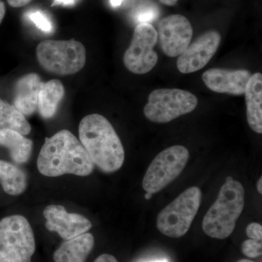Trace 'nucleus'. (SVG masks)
Masks as SVG:
<instances>
[{
	"instance_id": "1",
	"label": "nucleus",
	"mask_w": 262,
	"mask_h": 262,
	"mask_svg": "<svg viewBox=\"0 0 262 262\" xmlns=\"http://www.w3.org/2000/svg\"><path fill=\"white\" fill-rule=\"evenodd\" d=\"M37 168L48 177L65 174L88 177L94 171V165L76 136L61 130L46 138L38 156Z\"/></svg>"
},
{
	"instance_id": "2",
	"label": "nucleus",
	"mask_w": 262,
	"mask_h": 262,
	"mask_svg": "<svg viewBox=\"0 0 262 262\" xmlns=\"http://www.w3.org/2000/svg\"><path fill=\"white\" fill-rule=\"evenodd\" d=\"M79 137L90 159L101 171L115 173L122 168L125 150L106 117L98 114L84 117L79 125Z\"/></svg>"
},
{
	"instance_id": "3",
	"label": "nucleus",
	"mask_w": 262,
	"mask_h": 262,
	"mask_svg": "<svg viewBox=\"0 0 262 262\" xmlns=\"http://www.w3.org/2000/svg\"><path fill=\"white\" fill-rule=\"evenodd\" d=\"M245 191L241 183L227 177L218 198L207 212L203 222L205 233L212 238L224 239L235 228L244 208Z\"/></svg>"
},
{
	"instance_id": "4",
	"label": "nucleus",
	"mask_w": 262,
	"mask_h": 262,
	"mask_svg": "<svg viewBox=\"0 0 262 262\" xmlns=\"http://www.w3.org/2000/svg\"><path fill=\"white\" fill-rule=\"evenodd\" d=\"M37 58L41 67L51 73L74 75L85 64L86 51L83 45L75 39H48L38 45Z\"/></svg>"
},
{
	"instance_id": "5",
	"label": "nucleus",
	"mask_w": 262,
	"mask_h": 262,
	"mask_svg": "<svg viewBox=\"0 0 262 262\" xmlns=\"http://www.w3.org/2000/svg\"><path fill=\"white\" fill-rule=\"evenodd\" d=\"M35 238L28 220L20 215L0 221V262H32Z\"/></svg>"
},
{
	"instance_id": "6",
	"label": "nucleus",
	"mask_w": 262,
	"mask_h": 262,
	"mask_svg": "<svg viewBox=\"0 0 262 262\" xmlns=\"http://www.w3.org/2000/svg\"><path fill=\"white\" fill-rule=\"evenodd\" d=\"M201 198L199 187L188 188L160 211L157 220L158 230L173 238L187 233L201 206Z\"/></svg>"
},
{
	"instance_id": "7",
	"label": "nucleus",
	"mask_w": 262,
	"mask_h": 262,
	"mask_svg": "<svg viewBox=\"0 0 262 262\" xmlns=\"http://www.w3.org/2000/svg\"><path fill=\"white\" fill-rule=\"evenodd\" d=\"M198 103V98L189 91L177 89H157L149 94L144 113L150 121L168 123L192 113Z\"/></svg>"
},
{
	"instance_id": "8",
	"label": "nucleus",
	"mask_w": 262,
	"mask_h": 262,
	"mask_svg": "<svg viewBox=\"0 0 262 262\" xmlns=\"http://www.w3.org/2000/svg\"><path fill=\"white\" fill-rule=\"evenodd\" d=\"M189 150L175 145L157 155L146 170L142 186L146 192H159L182 173L189 161Z\"/></svg>"
},
{
	"instance_id": "9",
	"label": "nucleus",
	"mask_w": 262,
	"mask_h": 262,
	"mask_svg": "<svg viewBox=\"0 0 262 262\" xmlns=\"http://www.w3.org/2000/svg\"><path fill=\"white\" fill-rule=\"evenodd\" d=\"M158 32L151 24L136 26L129 48L123 57L124 65L136 75L148 73L156 66L158 55L154 51Z\"/></svg>"
},
{
	"instance_id": "10",
	"label": "nucleus",
	"mask_w": 262,
	"mask_h": 262,
	"mask_svg": "<svg viewBox=\"0 0 262 262\" xmlns=\"http://www.w3.org/2000/svg\"><path fill=\"white\" fill-rule=\"evenodd\" d=\"M158 40L167 56L177 57L185 51L192 39L190 22L182 15H170L162 19L158 26Z\"/></svg>"
},
{
	"instance_id": "11",
	"label": "nucleus",
	"mask_w": 262,
	"mask_h": 262,
	"mask_svg": "<svg viewBox=\"0 0 262 262\" xmlns=\"http://www.w3.org/2000/svg\"><path fill=\"white\" fill-rule=\"evenodd\" d=\"M221 34L215 30L203 33L179 56L177 68L182 74L198 72L206 67L220 47Z\"/></svg>"
},
{
	"instance_id": "12",
	"label": "nucleus",
	"mask_w": 262,
	"mask_h": 262,
	"mask_svg": "<svg viewBox=\"0 0 262 262\" xmlns=\"http://www.w3.org/2000/svg\"><path fill=\"white\" fill-rule=\"evenodd\" d=\"M43 215L48 230L57 232L64 241L86 233L92 227L91 222L83 215L68 213L64 207L60 205L46 207Z\"/></svg>"
},
{
	"instance_id": "13",
	"label": "nucleus",
	"mask_w": 262,
	"mask_h": 262,
	"mask_svg": "<svg viewBox=\"0 0 262 262\" xmlns=\"http://www.w3.org/2000/svg\"><path fill=\"white\" fill-rule=\"evenodd\" d=\"M251 76L249 71L246 70L211 69L203 74L202 79L213 92L241 96L244 94Z\"/></svg>"
},
{
	"instance_id": "14",
	"label": "nucleus",
	"mask_w": 262,
	"mask_h": 262,
	"mask_svg": "<svg viewBox=\"0 0 262 262\" xmlns=\"http://www.w3.org/2000/svg\"><path fill=\"white\" fill-rule=\"evenodd\" d=\"M42 83L36 73L24 75L17 81L13 106L24 116H30L37 110L38 96Z\"/></svg>"
},
{
	"instance_id": "15",
	"label": "nucleus",
	"mask_w": 262,
	"mask_h": 262,
	"mask_svg": "<svg viewBox=\"0 0 262 262\" xmlns=\"http://www.w3.org/2000/svg\"><path fill=\"white\" fill-rule=\"evenodd\" d=\"M246 115L250 127L257 134L262 133V75H251L245 91Z\"/></svg>"
},
{
	"instance_id": "16",
	"label": "nucleus",
	"mask_w": 262,
	"mask_h": 262,
	"mask_svg": "<svg viewBox=\"0 0 262 262\" xmlns=\"http://www.w3.org/2000/svg\"><path fill=\"white\" fill-rule=\"evenodd\" d=\"M95 239L91 233H84L62 243L55 251V262H85L94 247Z\"/></svg>"
},
{
	"instance_id": "17",
	"label": "nucleus",
	"mask_w": 262,
	"mask_h": 262,
	"mask_svg": "<svg viewBox=\"0 0 262 262\" xmlns=\"http://www.w3.org/2000/svg\"><path fill=\"white\" fill-rule=\"evenodd\" d=\"M64 95V86L61 81L52 80L43 82L37 102V110L40 116L46 120L54 117Z\"/></svg>"
},
{
	"instance_id": "18",
	"label": "nucleus",
	"mask_w": 262,
	"mask_h": 262,
	"mask_svg": "<svg viewBox=\"0 0 262 262\" xmlns=\"http://www.w3.org/2000/svg\"><path fill=\"white\" fill-rule=\"evenodd\" d=\"M0 146L8 149L12 160L18 164L27 163L32 155V141L10 129H0Z\"/></svg>"
},
{
	"instance_id": "19",
	"label": "nucleus",
	"mask_w": 262,
	"mask_h": 262,
	"mask_svg": "<svg viewBox=\"0 0 262 262\" xmlns=\"http://www.w3.org/2000/svg\"><path fill=\"white\" fill-rule=\"evenodd\" d=\"M0 184L10 195H19L27 189V175L18 166L0 160Z\"/></svg>"
},
{
	"instance_id": "20",
	"label": "nucleus",
	"mask_w": 262,
	"mask_h": 262,
	"mask_svg": "<svg viewBox=\"0 0 262 262\" xmlns=\"http://www.w3.org/2000/svg\"><path fill=\"white\" fill-rule=\"evenodd\" d=\"M0 129H10L28 135L32 130L30 124L25 116L13 105L5 102L0 98Z\"/></svg>"
},
{
	"instance_id": "21",
	"label": "nucleus",
	"mask_w": 262,
	"mask_h": 262,
	"mask_svg": "<svg viewBox=\"0 0 262 262\" xmlns=\"http://www.w3.org/2000/svg\"><path fill=\"white\" fill-rule=\"evenodd\" d=\"M159 9L153 4L141 5L134 13L136 21L139 24H151L158 18Z\"/></svg>"
},
{
	"instance_id": "22",
	"label": "nucleus",
	"mask_w": 262,
	"mask_h": 262,
	"mask_svg": "<svg viewBox=\"0 0 262 262\" xmlns=\"http://www.w3.org/2000/svg\"><path fill=\"white\" fill-rule=\"evenodd\" d=\"M27 17L42 32L52 33L54 31L51 20L40 10L29 12Z\"/></svg>"
},
{
	"instance_id": "23",
	"label": "nucleus",
	"mask_w": 262,
	"mask_h": 262,
	"mask_svg": "<svg viewBox=\"0 0 262 262\" xmlns=\"http://www.w3.org/2000/svg\"><path fill=\"white\" fill-rule=\"evenodd\" d=\"M241 249H242V252L245 256H248V257H258L262 254L261 241L248 239L247 241H244Z\"/></svg>"
},
{
	"instance_id": "24",
	"label": "nucleus",
	"mask_w": 262,
	"mask_h": 262,
	"mask_svg": "<svg viewBox=\"0 0 262 262\" xmlns=\"http://www.w3.org/2000/svg\"><path fill=\"white\" fill-rule=\"evenodd\" d=\"M246 234L250 239L262 241V227L258 223H251L246 229Z\"/></svg>"
},
{
	"instance_id": "25",
	"label": "nucleus",
	"mask_w": 262,
	"mask_h": 262,
	"mask_svg": "<svg viewBox=\"0 0 262 262\" xmlns=\"http://www.w3.org/2000/svg\"><path fill=\"white\" fill-rule=\"evenodd\" d=\"M32 0H8V4L13 8H21L29 4Z\"/></svg>"
},
{
	"instance_id": "26",
	"label": "nucleus",
	"mask_w": 262,
	"mask_h": 262,
	"mask_svg": "<svg viewBox=\"0 0 262 262\" xmlns=\"http://www.w3.org/2000/svg\"><path fill=\"white\" fill-rule=\"evenodd\" d=\"M94 262H118V261H117V258L113 256V255L104 253V254L98 256V257L95 260Z\"/></svg>"
},
{
	"instance_id": "27",
	"label": "nucleus",
	"mask_w": 262,
	"mask_h": 262,
	"mask_svg": "<svg viewBox=\"0 0 262 262\" xmlns=\"http://www.w3.org/2000/svg\"><path fill=\"white\" fill-rule=\"evenodd\" d=\"M75 3V0H53V5H73Z\"/></svg>"
},
{
	"instance_id": "28",
	"label": "nucleus",
	"mask_w": 262,
	"mask_h": 262,
	"mask_svg": "<svg viewBox=\"0 0 262 262\" xmlns=\"http://www.w3.org/2000/svg\"><path fill=\"white\" fill-rule=\"evenodd\" d=\"M6 8H5V3L2 0H0V24L3 21L4 18Z\"/></svg>"
},
{
	"instance_id": "29",
	"label": "nucleus",
	"mask_w": 262,
	"mask_h": 262,
	"mask_svg": "<svg viewBox=\"0 0 262 262\" xmlns=\"http://www.w3.org/2000/svg\"><path fill=\"white\" fill-rule=\"evenodd\" d=\"M179 0H160L162 4L168 5V6H173L178 3Z\"/></svg>"
},
{
	"instance_id": "30",
	"label": "nucleus",
	"mask_w": 262,
	"mask_h": 262,
	"mask_svg": "<svg viewBox=\"0 0 262 262\" xmlns=\"http://www.w3.org/2000/svg\"><path fill=\"white\" fill-rule=\"evenodd\" d=\"M122 2H123V0H110V4L113 8H116L122 5Z\"/></svg>"
},
{
	"instance_id": "31",
	"label": "nucleus",
	"mask_w": 262,
	"mask_h": 262,
	"mask_svg": "<svg viewBox=\"0 0 262 262\" xmlns=\"http://www.w3.org/2000/svg\"><path fill=\"white\" fill-rule=\"evenodd\" d=\"M257 190L260 194H262V177H260L259 180L257 183Z\"/></svg>"
},
{
	"instance_id": "32",
	"label": "nucleus",
	"mask_w": 262,
	"mask_h": 262,
	"mask_svg": "<svg viewBox=\"0 0 262 262\" xmlns=\"http://www.w3.org/2000/svg\"><path fill=\"white\" fill-rule=\"evenodd\" d=\"M153 194L150 192H146L145 194V199L146 200H150L151 199V196H152Z\"/></svg>"
},
{
	"instance_id": "33",
	"label": "nucleus",
	"mask_w": 262,
	"mask_h": 262,
	"mask_svg": "<svg viewBox=\"0 0 262 262\" xmlns=\"http://www.w3.org/2000/svg\"><path fill=\"white\" fill-rule=\"evenodd\" d=\"M237 262H253V261H251V260L242 259V260H239V261H238Z\"/></svg>"
},
{
	"instance_id": "34",
	"label": "nucleus",
	"mask_w": 262,
	"mask_h": 262,
	"mask_svg": "<svg viewBox=\"0 0 262 262\" xmlns=\"http://www.w3.org/2000/svg\"><path fill=\"white\" fill-rule=\"evenodd\" d=\"M150 262H168L166 261V260H158V261H150Z\"/></svg>"
}]
</instances>
